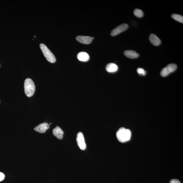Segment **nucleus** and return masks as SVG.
Wrapping results in <instances>:
<instances>
[{"mask_svg": "<svg viewBox=\"0 0 183 183\" xmlns=\"http://www.w3.org/2000/svg\"><path fill=\"white\" fill-rule=\"evenodd\" d=\"M134 14L135 16L138 18H142L144 16V13L141 10L135 9L134 11Z\"/></svg>", "mask_w": 183, "mask_h": 183, "instance_id": "obj_15", "label": "nucleus"}, {"mask_svg": "<svg viewBox=\"0 0 183 183\" xmlns=\"http://www.w3.org/2000/svg\"><path fill=\"white\" fill-rule=\"evenodd\" d=\"M116 137L119 141L124 143L129 141L131 139V132L129 129L120 128L116 133Z\"/></svg>", "mask_w": 183, "mask_h": 183, "instance_id": "obj_1", "label": "nucleus"}, {"mask_svg": "<svg viewBox=\"0 0 183 183\" xmlns=\"http://www.w3.org/2000/svg\"><path fill=\"white\" fill-rule=\"evenodd\" d=\"M50 125L47 122H44L40 124L34 128L35 131L41 133L46 132V130L49 129Z\"/></svg>", "mask_w": 183, "mask_h": 183, "instance_id": "obj_7", "label": "nucleus"}, {"mask_svg": "<svg viewBox=\"0 0 183 183\" xmlns=\"http://www.w3.org/2000/svg\"><path fill=\"white\" fill-rule=\"evenodd\" d=\"M77 58L80 61L86 62L89 61L90 57L89 54L86 52H81L77 54Z\"/></svg>", "mask_w": 183, "mask_h": 183, "instance_id": "obj_12", "label": "nucleus"}, {"mask_svg": "<svg viewBox=\"0 0 183 183\" xmlns=\"http://www.w3.org/2000/svg\"><path fill=\"white\" fill-rule=\"evenodd\" d=\"M107 71L109 73L116 72L118 70V67L115 64L110 63L107 64L106 67Z\"/></svg>", "mask_w": 183, "mask_h": 183, "instance_id": "obj_13", "label": "nucleus"}, {"mask_svg": "<svg viewBox=\"0 0 183 183\" xmlns=\"http://www.w3.org/2000/svg\"><path fill=\"white\" fill-rule=\"evenodd\" d=\"M36 87L34 82L29 78L25 80L24 82V90L25 93L28 97H32L34 93Z\"/></svg>", "mask_w": 183, "mask_h": 183, "instance_id": "obj_2", "label": "nucleus"}, {"mask_svg": "<svg viewBox=\"0 0 183 183\" xmlns=\"http://www.w3.org/2000/svg\"><path fill=\"white\" fill-rule=\"evenodd\" d=\"M91 38L92 39H94V38L93 37H92Z\"/></svg>", "mask_w": 183, "mask_h": 183, "instance_id": "obj_19", "label": "nucleus"}, {"mask_svg": "<svg viewBox=\"0 0 183 183\" xmlns=\"http://www.w3.org/2000/svg\"><path fill=\"white\" fill-rule=\"evenodd\" d=\"M124 56L130 59H135L137 58L139 55L136 51L132 50H127L124 52Z\"/></svg>", "mask_w": 183, "mask_h": 183, "instance_id": "obj_9", "label": "nucleus"}, {"mask_svg": "<svg viewBox=\"0 0 183 183\" xmlns=\"http://www.w3.org/2000/svg\"><path fill=\"white\" fill-rule=\"evenodd\" d=\"M53 133L57 139H61L63 138L64 132L59 127H56L53 131Z\"/></svg>", "mask_w": 183, "mask_h": 183, "instance_id": "obj_11", "label": "nucleus"}, {"mask_svg": "<svg viewBox=\"0 0 183 183\" xmlns=\"http://www.w3.org/2000/svg\"><path fill=\"white\" fill-rule=\"evenodd\" d=\"M5 178V175L3 173L0 172V182L3 181Z\"/></svg>", "mask_w": 183, "mask_h": 183, "instance_id": "obj_17", "label": "nucleus"}, {"mask_svg": "<svg viewBox=\"0 0 183 183\" xmlns=\"http://www.w3.org/2000/svg\"><path fill=\"white\" fill-rule=\"evenodd\" d=\"M171 16L173 19L176 21L181 22V23H183V16L181 15L174 14H172Z\"/></svg>", "mask_w": 183, "mask_h": 183, "instance_id": "obj_14", "label": "nucleus"}, {"mask_svg": "<svg viewBox=\"0 0 183 183\" xmlns=\"http://www.w3.org/2000/svg\"><path fill=\"white\" fill-rule=\"evenodd\" d=\"M129 26L126 24H123L114 29L111 33V36H114L123 32L128 28Z\"/></svg>", "mask_w": 183, "mask_h": 183, "instance_id": "obj_6", "label": "nucleus"}, {"mask_svg": "<svg viewBox=\"0 0 183 183\" xmlns=\"http://www.w3.org/2000/svg\"><path fill=\"white\" fill-rule=\"evenodd\" d=\"M76 39L80 43L86 44H90L92 41L91 37L88 36H78Z\"/></svg>", "mask_w": 183, "mask_h": 183, "instance_id": "obj_8", "label": "nucleus"}, {"mask_svg": "<svg viewBox=\"0 0 183 183\" xmlns=\"http://www.w3.org/2000/svg\"><path fill=\"white\" fill-rule=\"evenodd\" d=\"M40 47L47 61L51 63H54L56 61V57L46 45L41 44L40 45Z\"/></svg>", "mask_w": 183, "mask_h": 183, "instance_id": "obj_3", "label": "nucleus"}, {"mask_svg": "<svg viewBox=\"0 0 183 183\" xmlns=\"http://www.w3.org/2000/svg\"><path fill=\"white\" fill-rule=\"evenodd\" d=\"M177 69V66L176 64H170L162 70L160 72V75L162 77H166L171 73L176 71Z\"/></svg>", "mask_w": 183, "mask_h": 183, "instance_id": "obj_4", "label": "nucleus"}, {"mask_svg": "<svg viewBox=\"0 0 183 183\" xmlns=\"http://www.w3.org/2000/svg\"><path fill=\"white\" fill-rule=\"evenodd\" d=\"M149 40L151 43L155 46H159L161 43V40L154 34H150Z\"/></svg>", "mask_w": 183, "mask_h": 183, "instance_id": "obj_10", "label": "nucleus"}, {"mask_svg": "<svg viewBox=\"0 0 183 183\" xmlns=\"http://www.w3.org/2000/svg\"><path fill=\"white\" fill-rule=\"evenodd\" d=\"M76 141L78 145L81 150H84L86 149V145L85 142L83 134L81 132L78 133L76 137Z\"/></svg>", "mask_w": 183, "mask_h": 183, "instance_id": "obj_5", "label": "nucleus"}, {"mask_svg": "<svg viewBox=\"0 0 183 183\" xmlns=\"http://www.w3.org/2000/svg\"><path fill=\"white\" fill-rule=\"evenodd\" d=\"M137 72L139 74L145 76L147 74V72L143 69L139 68L137 69Z\"/></svg>", "mask_w": 183, "mask_h": 183, "instance_id": "obj_16", "label": "nucleus"}, {"mask_svg": "<svg viewBox=\"0 0 183 183\" xmlns=\"http://www.w3.org/2000/svg\"><path fill=\"white\" fill-rule=\"evenodd\" d=\"M170 183H180V182L179 180L173 179L170 180Z\"/></svg>", "mask_w": 183, "mask_h": 183, "instance_id": "obj_18", "label": "nucleus"}]
</instances>
